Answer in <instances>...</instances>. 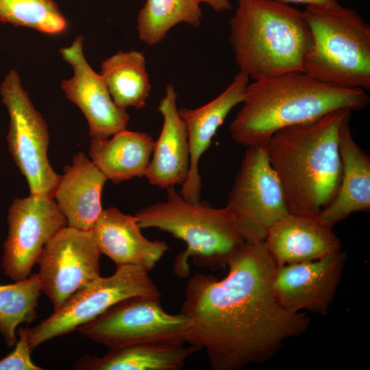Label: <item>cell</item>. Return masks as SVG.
Masks as SVG:
<instances>
[{
  "label": "cell",
  "mask_w": 370,
  "mask_h": 370,
  "mask_svg": "<svg viewBox=\"0 0 370 370\" xmlns=\"http://www.w3.org/2000/svg\"><path fill=\"white\" fill-rule=\"evenodd\" d=\"M276 266L264 242H245L224 278L197 273L188 280L180 310L192 323L186 343L204 350L212 369L264 362L307 330L309 318L287 310L275 295Z\"/></svg>",
  "instance_id": "6da1fadb"
},
{
  "label": "cell",
  "mask_w": 370,
  "mask_h": 370,
  "mask_svg": "<svg viewBox=\"0 0 370 370\" xmlns=\"http://www.w3.org/2000/svg\"><path fill=\"white\" fill-rule=\"evenodd\" d=\"M352 111L340 109L282 129L266 144L289 213L314 217L335 197L341 181L340 127Z\"/></svg>",
  "instance_id": "7a4b0ae2"
},
{
  "label": "cell",
  "mask_w": 370,
  "mask_h": 370,
  "mask_svg": "<svg viewBox=\"0 0 370 370\" xmlns=\"http://www.w3.org/2000/svg\"><path fill=\"white\" fill-rule=\"evenodd\" d=\"M369 103L362 89L334 86L304 72L288 73L248 84L230 134L236 143L247 147L265 145L282 129L340 109L360 110Z\"/></svg>",
  "instance_id": "3957f363"
},
{
  "label": "cell",
  "mask_w": 370,
  "mask_h": 370,
  "mask_svg": "<svg viewBox=\"0 0 370 370\" xmlns=\"http://www.w3.org/2000/svg\"><path fill=\"white\" fill-rule=\"evenodd\" d=\"M230 30L236 64L249 79L303 72L310 44L303 12L275 0H238Z\"/></svg>",
  "instance_id": "277c9868"
},
{
  "label": "cell",
  "mask_w": 370,
  "mask_h": 370,
  "mask_svg": "<svg viewBox=\"0 0 370 370\" xmlns=\"http://www.w3.org/2000/svg\"><path fill=\"white\" fill-rule=\"evenodd\" d=\"M135 217L141 229L157 228L186 243V249L173 262V272L181 278L189 275V258L197 267L220 269L245 243L225 207L189 202L174 186L166 188L165 201L141 209Z\"/></svg>",
  "instance_id": "5b68a950"
},
{
  "label": "cell",
  "mask_w": 370,
  "mask_h": 370,
  "mask_svg": "<svg viewBox=\"0 0 370 370\" xmlns=\"http://www.w3.org/2000/svg\"><path fill=\"white\" fill-rule=\"evenodd\" d=\"M310 44L303 72L346 88L370 89V26L358 12L340 4L306 5Z\"/></svg>",
  "instance_id": "8992f818"
},
{
  "label": "cell",
  "mask_w": 370,
  "mask_h": 370,
  "mask_svg": "<svg viewBox=\"0 0 370 370\" xmlns=\"http://www.w3.org/2000/svg\"><path fill=\"white\" fill-rule=\"evenodd\" d=\"M148 272L139 266H117L112 275L99 276L77 291L37 325L26 327L32 350L51 338L77 330L123 299L137 296L160 297Z\"/></svg>",
  "instance_id": "52a82bcc"
},
{
  "label": "cell",
  "mask_w": 370,
  "mask_h": 370,
  "mask_svg": "<svg viewBox=\"0 0 370 370\" xmlns=\"http://www.w3.org/2000/svg\"><path fill=\"white\" fill-rule=\"evenodd\" d=\"M0 93L10 116L8 149L27 182L29 195L53 197L61 175L54 171L48 160L47 123L23 88L15 69L5 76Z\"/></svg>",
  "instance_id": "ba28073f"
},
{
  "label": "cell",
  "mask_w": 370,
  "mask_h": 370,
  "mask_svg": "<svg viewBox=\"0 0 370 370\" xmlns=\"http://www.w3.org/2000/svg\"><path fill=\"white\" fill-rule=\"evenodd\" d=\"M225 208L246 243H263L269 230L289 214L280 180L265 145L247 147Z\"/></svg>",
  "instance_id": "9c48e42d"
},
{
  "label": "cell",
  "mask_w": 370,
  "mask_h": 370,
  "mask_svg": "<svg viewBox=\"0 0 370 370\" xmlns=\"http://www.w3.org/2000/svg\"><path fill=\"white\" fill-rule=\"evenodd\" d=\"M160 298H127L77 330L108 349L145 343H186L190 319L181 312H166Z\"/></svg>",
  "instance_id": "30bf717a"
},
{
  "label": "cell",
  "mask_w": 370,
  "mask_h": 370,
  "mask_svg": "<svg viewBox=\"0 0 370 370\" xmlns=\"http://www.w3.org/2000/svg\"><path fill=\"white\" fill-rule=\"evenodd\" d=\"M8 223L1 267L4 274L14 282L31 275L45 246L67 226L53 197L33 195L12 201Z\"/></svg>",
  "instance_id": "8fae6325"
},
{
  "label": "cell",
  "mask_w": 370,
  "mask_h": 370,
  "mask_svg": "<svg viewBox=\"0 0 370 370\" xmlns=\"http://www.w3.org/2000/svg\"><path fill=\"white\" fill-rule=\"evenodd\" d=\"M101 252L90 230L66 226L45 246L37 264L42 291L53 311L99 276Z\"/></svg>",
  "instance_id": "7c38bea8"
},
{
  "label": "cell",
  "mask_w": 370,
  "mask_h": 370,
  "mask_svg": "<svg viewBox=\"0 0 370 370\" xmlns=\"http://www.w3.org/2000/svg\"><path fill=\"white\" fill-rule=\"evenodd\" d=\"M83 42L84 37L77 36L69 47L60 49L73 71L72 77L62 81L61 88L86 119L90 137L108 138L126 129L130 116L114 103L102 77L88 63Z\"/></svg>",
  "instance_id": "4fadbf2b"
},
{
  "label": "cell",
  "mask_w": 370,
  "mask_h": 370,
  "mask_svg": "<svg viewBox=\"0 0 370 370\" xmlns=\"http://www.w3.org/2000/svg\"><path fill=\"white\" fill-rule=\"evenodd\" d=\"M345 253L338 250L321 258L276 266L273 289L287 310L325 315L341 281Z\"/></svg>",
  "instance_id": "5bb4252c"
},
{
  "label": "cell",
  "mask_w": 370,
  "mask_h": 370,
  "mask_svg": "<svg viewBox=\"0 0 370 370\" xmlns=\"http://www.w3.org/2000/svg\"><path fill=\"white\" fill-rule=\"evenodd\" d=\"M249 76L239 71L232 83L217 97L197 108H179L184 121L190 151L188 177L182 185L181 196L191 203L200 201L201 178L199 162L231 110L243 101Z\"/></svg>",
  "instance_id": "9a60e30c"
},
{
  "label": "cell",
  "mask_w": 370,
  "mask_h": 370,
  "mask_svg": "<svg viewBox=\"0 0 370 370\" xmlns=\"http://www.w3.org/2000/svg\"><path fill=\"white\" fill-rule=\"evenodd\" d=\"M90 231L101 254L116 267L136 265L149 271L169 249L164 241L146 238L136 217L114 207L103 210Z\"/></svg>",
  "instance_id": "2e32d148"
},
{
  "label": "cell",
  "mask_w": 370,
  "mask_h": 370,
  "mask_svg": "<svg viewBox=\"0 0 370 370\" xmlns=\"http://www.w3.org/2000/svg\"><path fill=\"white\" fill-rule=\"evenodd\" d=\"M264 243L277 266L317 260L341 247L332 227L316 216L291 213L271 227Z\"/></svg>",
  "instance_id": "e0dca14e"
},
{
  "label": "cell",
  "mask_w": 370,
  "mask_h": 370,
  "mask_svg": "<svg viewBox=\"0 0 370 370\" xmlns=\"http://www.w3.org/2000/svg\"><path fill=\"white\" fill-rule=\"evenodd\" d=\"M177 94L169 84L158 110L163 119L160 136L154 143L145 177L150 184L167 188L186 181L190 167L188 136L177 106Z\"/></svg>",
  "instance_id": "ac0fdd59"
},
{
  "label": "cell",
  "mask_w": 370,
  "mask_h": 370,
  "mask_svg": "<svg viewBox=\"0 0 370 370\" xmlns=\"http://www.w3.org/2000/svg\"><path fill=\"white\" fill-rule=\"evenodd\" d=\"M349 119L345 118L339 129L342 174L337 193L316 216L330 227L353 213L370 211V157L355 142Z\"/></svg>",
  "instance_id": "d6986e66"
},
{
  "label": "cell",
  "mask_w": 370,
  "mask_h": 370,
  "mask_svg": "<svg viewBox=\"0 0 370 370\" xmlns=\"http://www.w3.org/2000/svg\"><path fill=\"white\" fill-rule=\"evenodd\" d=\"M107 180L82 152L73 157L71 165L64 166L53 198L68 226L86 231L92 229L103 210L101 195Z\"/></svg>",
  "instance_id": "ffe728a7"
},
{
  "label": "cell",
  "mask_w": 370,
  "mask_h": 370,
  "mask_svg": "<svg viewBox=\"0 0 370 370\" xmlns=\"http://www.w3.org/2000/svg\"><path fill=\"white\" fill-rule=\"evenodd\" d=\"M155 141L146 132L121 130L108 138H92L90 160L115 184L145 176Z\"/></svg>",
  "instance_id": "44dd1931"
},
{
  "label": "cell",
  "mask_w": 370,
  "mask_h": 370,
  "mask_svg": "<svg viewBox=\"0 0 370 370\" xmlns=\"http://www.w3.org/2000/svg\"><path fill=\"white\" fill-rule=\"evenodd\" d=\"M179 343H145L109 349L103 356H86L74 367L86 370H180L201 349Z\"/></svg>",
  "instance_id": "7402d4cb"
},
{
  "label": "cell",
  "mask_w": 370,
  "mask_h": 370,
  "mask_svg": "<svg viewBox=\"0 0 370 370\" xmlns=\"http://www.w3.org/2000/svg\"><path fill=\"white\" fill-rule=\"evenodd\" d=\"M99 74L119 108L145 106L151 86L143 52L119 51L102 62Z\"/></svg>",
  "instance_id": "603a6c76"
},
{
  "label": "cell",
  "mask_w": 370,
  "mask_h": 370,
  "mask_svg": "<svg viewBox=\"0 0 370 370\" xmlns=\"http://www.w3.org/2000/svg\"><path fill=\"white\" fill-rule=\"evenodd\" d=\"M202 12L197 0H146L137 18L139 39L149 46L160 43L180 23L199 26Z\"/></svg>",
  "instance_id": "cb8c5ba5"
},
{
  "label": "cell",
  "mask_w": 370,
  "mask_h": 370,
  "mask_svg": "<svg viewBox=\"0 0 370 370\" xmlns=\"http://www.w3.org/2000/svg\"><path fill=\"white\" fill-rule=\"evenodd\" d=\"M38 273L10 284H0V334L8 347L16 343V330L36 317L42 293Z\"/></svg>",
  "instance_id": "d4e9b609"
},
{
  "label": "cell",
  "mask_w": 370,
  "mask_h": 370,
  "mask_svg": "<svg viewBox=\"0 0 370 370\" xmlns=\"http://www.w3.org/2000/svg\"><path fill=\"white\" fill-rule=\"evenodd\" d=\"M0 22L50 35L61 34L68 27L53 0H0Z\"/></svg>",
  "instance_id": "484cf974"
},
{
  "label": "cell",
  "mask_w": 370,
  "mask_h": 370,
  "mask_svg": "<svg viewBox=\"0 0 370 370\" xmlns=\"http://www.w3.org/2000/svg\"><path fill=\"white\" fill-rule=\"evenodd\" d=\"M18 333V339L13 351L0 360V370H42V368L32 360V350L29 344L26 327L21 326Z\"/></svg>",
  "instance_id": "4316f807"
},
{
  "label": "cell",
  "mask_w": 370,
  "mask_h": 370,
  "mask_svg": "<svg viewBox=\"0 0 370 370\" xmlns=\"http://www.w3.org/2000/svg\"><path fill=\"white\" fill-rule=\"evenodd\" d=\"M283 3L306 4V5L334 6L339 4L337 0H275Z\"/></svg>",
  "instance_id": "83f0119b"
},
{
  "label": "cell",
  "mask_w": 370,
  "mask_h": 370,
  "mask_svg": "<svg viewBox=\"0 0 370 370\" xmlns=\"http://www.w3.org/2000/svg\"><path fill=\"white\" fill-rule=\"evenodd\" d=\"M199 3H204L208 5L217 12L228 10L232 8L230 0H197Z\"/></svg>",
  "instance_id": "f1b7e54d"
}]
</instances>
